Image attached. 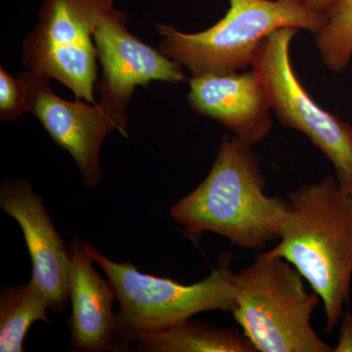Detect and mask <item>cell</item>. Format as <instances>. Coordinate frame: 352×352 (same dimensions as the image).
I'll use <instances>...</instances> for the list:
<instances>
[{
	"instance_id": "cell-5",
	"label": "cell",
	"mask_w": 352,
	"mask_h": 352,
	"mask_svg": "<svg viewBox=\"0 0 352 352\" xmlns=\"http://www.w3.org/2000/svg\"><path fill=\"white\" fill-rule=\"evenodd\" d=\"M219 22L206 31L184 34L173 25L157 24L160 50L193 76L227 75L252 66L258 46L271 32L298 28L315 34L326 16L305 0H229Z\"/></svg>"
},
{
	"instance_id": "cell-14",
	"label": "cell",
	"mask_w": 352,
	"mask_h": 352,
	"mask_svg": "<svg viewBox=\"0 0 352 352\" xmlns=\"http://www.w3.org/2000/svg\"><path fill=\"white\" fill-rule=\"evenodd\" d=\"M48 308L45 296L31 283L4 286L0 293V351H24L23 344L32 324H51Z\"/></svg>"
},
{
	"instance_id": "cell-15",
	"label": "cell",
	"mask_w": 352,
	"mask_h": 352,
	"mask_svg": "<svg viewBox=\"0 0 352 352\" xmlns=\"http://www.w3.org/2000/svg\"><path fill=\"white\" fill-rule=\"evenodd\" d=\"M326 23L314 34L323 63L340 73L352 59V0H336L326 13Z\"/></svg>"
},
{
	"instance_id": "cell-3",
	"label": "cell",
	"mask_w": 352,
	"mask_h": 352,
	"mask_svg": "<svg viewBox=\"0 0 352 352\" xmlns=\"http://www.w3.org/2000/svg\"><path fill=\"white\" fill-rule=\"evenodd\" d=\"M305 281L293 264L267 252L234 272L236 307L231 314L256 351H333L312 327L321 300Z\"/></svg>"
},
{
	"instance_id": "cell-8",
	"label": "cell",
	"mask_w": 352,
	"mask_h": 352,
	"mask_svg": "<svg viewBox=\"0 0 352 352\" xmlns=\"http://www.w3.org/2000/svg\"><path fill=\"white\" fill-rule=\"evenodd\" d=\"M28 85L29 112L34 113L50 138L75 160L88 188L98 186L103 179L101 147L108 134L118 131L127 135L129 118L102 106L83 103L80 99L64 100L51 89L50 78L31 72L20 75Z\"/></svg>"
},
{
	"instance_id": "cell-16",
	"label": "cell",
	"mask_w": 352,
	"mask_h": 352,
	"mask_svg": "<svg viewBox=\"0 0 352 352\" xmlns=\"http://www.w3.org/2000/svg\"><path fill=\"white\" fill-rule=\"evenodd\" d=\"M25 112H29L27 83L22 76L14 78L0 69V120L13 122Z\"/></svg>"
},
{
	"instance_id": "cell-10",
	"label": "cell",
	"mask_w": 352,
	"mask_h": 352,
	"mask_svg": "<svg viewBox=\"0 0 352 352\" xmlns=\"http://www.w3.org/2000/svg\"><path fill=\"white\" fill-rule=\"evenodd\" d=\"M0 208L19 224L31 256L30 283L41 292L54 312L69 302L71 252L51 219L43 199L28 179H6L0 189Z\"/></svg>"
},
{
	"instance_id": "cell-9",
	"label": "cell",
	"mask_w": 352,
	"mask_h": 352,
	"mask_svg": "<svg viewBox=\"0 0 352 352\" xmlns=\"http://www.w3.org/2000/svg\"><path fill=\"white\" fill-rule=\"evenodd\" d=\"M94 43L103 69L97 85L99 103L120 117L129 118L126 107L138 85L185 80L182 65L127 30L126 15L122 11L113 8L105 14L95 30Z\"/></svg>"
},
{
	"instance_id": "cell-13",
	"label": "cell",
	"mask_w": 352,
	"mask_h": 352,
	"mask_svg": "<svg viewBox=\"0 0 352 352\" xmlns=\"http://www.w3.org/2000/svg\"><path fill=\"white\" fill-rule=\"evenodd\" d=\"M136 344L141 352H256L243 331L190 319L143 336Z\"/></svg>"
},
{
	"instance_id": "cell-17",
	"label": "cell",
	"mask_w": 352,
	"mask_h": 352,
	"mask_svg": "<svg viewBox=\"0 0 352 352\" xmlns=\"http://www.w3.org/2000/svg\"><path fill=\"white\" fill-rule=\"evenodd\" d=\"M333 352H352V312L346 311L340 322L338 342Z\"/></svg>"
},
{
	"instance_id": "cell-2",
	"label": "cell",
	"mask_w": 352,
	"mask_h": 352,
	"mask_svg": "<svg viewBox=\"0 0 352 352\" xmlns=\"http://www.w3.org/2000/svg\"><path fill=\"white\" fill-rule=\"evenodd\" d=\"M287 200L281 236L266 252L293 264L319 296L331 333L351 298L352 194L328 175L291 192Z\"/></svg>"
},
{
	"instance_id": "cell-6",
	"label": "cell",
	"mask_w": 352,
	"mask_h": 352,
	"mask_svg": "<svg viewBox=\"0 0 352 352\" xmlns=\"http://www.w3.org/2000/svg\"><path fill=\"white\" fill-rule=\"evenodd\" d=\"M115 0H44L38 24L28 36L22 63L28 72L55 78L76 98L94 100L97 80L94 32Z\"/></svg>"
},
{
	"instance_id": "cell-12",
	"label": "cell",
	"mask_w": 352,
	"mask_h": 352,
	"mask_svg": "<svg viewBox=\"0 0 352 352\" xmlns=\"http://www.w3.org/2000/svg\"><path fill=\"white\" fill-rule=\"evenodd\" d=\"M71 252L69 302L71 349L78 352L122 351L118 340L117 314L113 311L115 293L110 282L95 270L94 259L74 238Z\"/></svg>"
},
{
	"instance_id": "cell-18",
	"label": "cell",
	"mask_w": 352,
	"mask_h": 352,
	"mask_svg": "<svg viewBox=\"0 0 352 352\" xmlns=\"http://www.w3.org/2000/svg\"><path fill=\"white\" fill-rule=\"evenodd\" d=\"M336 0H305L307 6L316 12L326 15Z\"/></svg>"
},
{
	"instance_id": "cell-1",
	"label": "cell",
	"mask_w": 352,
	"mask_h": 352,
	"mask_svg": "<svg viewBox=\"0 0 352 352\" xmlns=\"http://www.w3.org/2000/svg\"><path fill=\"white\" fill-rule=\"evenodd\" d=\"M258 155L224 135L203 182L170 210L190 238L214 233L242 249L261 250L281 236L288 200L270 197Z\"/></svg>"
},
{
	"instance_id": "cell-4",
	"label": "cell",
	"mask_w": 352,
	"mask_h": 352,
	"mask_svg": "<svg viewBox=\"0 0 352 352\" xmlns=\"http://www.w3.org/2000/svg\"><path fill=\"white\" fill-rule=\"evenodd\" d=\"M83 247L107 275L119 302L118 340L122 351H129L143 336L188 320L201 312H231L236 307L230 254H224L205 279L184 285L141 273L129 261H112L89 243L83 242Z\"/></svg>"
},
{
	"instance_id": "cell-7",
	"label": "cell",
	"mask_w": 352,
	"mask_h": 352,
	"mask_svg": "<svg viewBox=\"0 0 352 352\" xmlns=\"http://www.w3.org/2000/svg\"><path fill=\"white\" fill-rule=\"evenodd\" d=\"M298 32V28L271 32L258 46L252 68L263 80L277 119L309 138L332 163L340 186L352 194V126L321 108L296 78L289 45Z\"/></svg>"
},
{
	"instance_id": "cell-11",
	"label": "cell",
	"mask_w": 352,
	"mask_h": 352,
	"mask_svg": "<svg viewBox=\"0 0 352 352\" xmlns=\"http://www.w3.org/2000/svg\"><path fill=\"white\" fill-rule=\"evenodd\" d=\"M189 85L191 108L220 122L241 142L256 144L272 129L267 90L254 69L227 75L193 76Z\"/></svg>"
}]
</instances>
